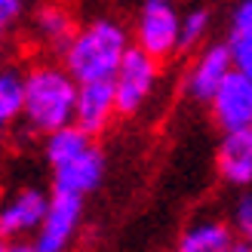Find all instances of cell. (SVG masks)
Here are the masks:
<instances>
[{"mask_svg":"<svg viewBox=\"0 0 252 252\" xmlns=\"http://www.w3.org/2000/svg\"><path fill=\"white\" fill-rule=\"evenodd\" d=\"M219 172L231 185L252 182V126L224 132L219 145Z\"/></svg>","mask_w":252,"mask_h":252,"instance_id":"cell-12","label":"cell"},{"mask_svg":"<svg viewBox=\"0 0 252 252\" xmlns=\"http://www.w3.org/2000/svg\"><path fill=\"white\" fill-rule=\"evenodd\" d=\"M3 40H6V28L0 25V49H3Z\"/></svg>","mask_w":252,"mask_h":252,"instance_id":"cell-23","label":"cell"},{"mask_svg":"<svg viewBox=\"0 0 252 252\" xmlns=\"http://www.w3.org/2000/svg\"><path fill=\"white\" fill-rule=\"evenodd\" d=\"M25 111V71L16 65H0V138L22 120Z\"/></svg>","mask_w":252,"mask_h":252,"instance_id":"cell-14","label":"cell"},{"mask_svg":"<svg viewBox=\"0 0 252 252\" xmlns=\"http://www.w3.org/2000/svg\"><path fill=\"white\" fill-rule=\"evenodd\" d=\"M224 43L231 49L234 68L252 77V0H237L228 19V37Z\"/></svg>","mask_w":252,"mask_h":252,"instance_id":"cell-13","label":"cell"},{"mask_svg":"<svg viewBox=\"0 0 252 252\" xmlns=\"http://www.w3.org/2000/svg\"><path fill=\"white\" fill-rule=\"evenodd\" d=\"M209 108H212V120L224 132L252 126V77L234 68L219 86V93L212 95Z\"/></svg>","mask_w":252,"mask_h":252,"instance_id":"cell-7","label":"cell"},{"mask_svg":"<svg viewBox=\"0 0 252 252\" xmlns=\"http://www.w3.org/2000/svg\"><path fill=\"white\" fill-rule=\"evenodd\" d=\"M157 80H160V59L148 56L145 49H138L132 43L129 53L123 56L117 74H114V93H117L120 114L123 117L138 114L145 108V102L154 95Z\"/></svg>","mask_w":252,"mask_h":252,"instance_id":"cell-4","label":"cell"},{"mask_svg":"<svg viewBox=\"0 0 252 252\" xmlns=\"http://www.w3.org/2000/svg\"><path fill=\"white\" fill-rule=\"evenodd\" d=\"M46 209H49V197L40 188H31V185L19 188L12 197H6L3 203H0V231H3L9 240L37 234L43 219H46Z\"/></svg>","mask_w":252,"mask_h":252,"instance_id":"cell-8","label":"cell"},{"mask_svg":"<svg viewBox=\"0 0 252 252\" xmlns=\"http://www.w3.org/2000/svg\"><path fill=\"white\" fill-rule=\"evenodd\" d=\"M93 145L95 142H93L90 132L80 129L77 123H68V126H62V129L43 135V157H46L49 166H62V163L80 157L83 151H90Z\"/></svg>","mask_w":252,"mask_h":252,"instance_id":"cell-15","label":"cell"},{"mask_svg":"<svg viewBox=\"0 0 252 252\" xmlns=\"http://www.w3.org/2000/svg\"><path fill=\"white\" fill-rule=\"evenodd\" d=\"M231 231L221 221H200L191 231H185L179 252H231Z\"/></svg>","mask_w":252,"mask_h":252,"instance_id":"cell-16","label":"cell"},{"mask_svg":"<svg viewBox=\"0 0 252 252\" xmlns=\"http://www.w3.org/2000/svg\"><path fill=\"white\" fill-rule=\"evenodd\" d=\"M6 252H37V246H34V243H28L25 237H16V240H9Z\"/></svg>","mask_w":252,"mask_h":252,"instance_id":"cell-20","label":"cell"},{"mask_svg":"<svg viewBox=\"0 0 252 252\" xmlns=\"http://www.w3.org/2000/svg\"><path fill=\"white\" fill-rule=\"evenodd\" d=\"M231 252H252V243H249V246H234Z\"/></svg>","mask_w":252,"mask_h":252,"instance_id":"cell-22","label":"cell"},{"mask_svg":"<svg viewBox=\"0 0 252 252\" xmlns=\"http://www.w3.org/2000/svg\"><path fill=\"white\" fill-rule=\"evenodd\" d=\"M237 224H240L246 234H252V197L240 200V206H237Z\"/></svg>","mask_w":252,"mask_h":252,"instance_id":"cell-19","label":"cell"},{"mask_svg":"<svg viewBox=\"0 0 252 252\" xmlns=\"http://www.w3.org/2000/svg\"><path fill=\"white\" fill-rule=\"evenodd\" d=\"M129 31L126 25L111 19V16H98L90 19L74 31L71 43L62 53V65H65L77 83H90V80H114V74L120 68L123 56L129 53Z\"/></svg>","mask_w":252,"mask_h":252,"instance_id":"cell-2","label":"cell"},{"mask_svg":"<svg viewBox=\"0 0 252 252\" xmlns=\"http://www.w3.org/2000/svg\"><path fill=\"white\" fill-rule=\"evenodd\" d=\"M120 114L117 108V93H114V80H90L80 83L77 90V108H74V123L86 129L93 138L102 135L114 117Z\"/></svg>","mask_w":252,"mask_h":252,"instance_id":"cell-9","label":"cell"},{"mask_svg":"<svg viewBox=\"0 0 252 252\" xmlns=\"http://www.w3.org/2000/svg\"><path fill=\"white\" fill-rule=\"evenodd\" d=\"M28 31H31V40L40 46V49H53V53H65V46L71 43L74 31H77V22H74L71 9L59 0H46L31 12V22H28Z\"/></svg>","mask_w":252,"mask_h":252,"instance_id":"cell-10","label":"cell"},{"mask_svg":"<svg viewBox=\"0 0 252 252\" xmlns=\"http://www.w3.org/2000/svg\"><path fill=\"white\" fill-rule=\"evenodd\" d=\"M80 219H83V197L53 191L46 219L40 224V231L34 234L37 252H68L80 231Z\"/></svg>","mask_w":252,"mask_h":252,"instance_id":"cell-5","label":"cell"},{"mask_svg":"<svg viewBox=\"0 0 252 252\" xmlns=\"http://www.w3.org/2000/svg\"><path fill=\"white\" fill-rule=\"evenodd\" d=\"M6 246H9V237L0 231V252H6Z\"/></svg>","mask_w":252,"mask_h":252,"instance_id":"cell-21","label":"cell"},{"mask_svg":"<svg viewBox=\"0 0 252 252\" xmlns=\"http://www.w3.org/2000/svg\"><path fill=\"white\" fill-rule=\"evenodd\" d=\"M212 28V12L209 6H188L182 12V49H194L209 37Z\"/></svg>","mask_w":252,"mask_h":252,"instance_id":"cell-17","label":"cell"},{"mask_svg":"<svg viewBox=\"0 0 252 252\" xmlns=\"http://www.w3.org/2000/svg\"><path fill=\"white\" fill-rule=\"evenodd\" d=\"M80 83L62 62H34L25 68V111L22 123L34 135H49L74 123Z\"/></svg>","mask_w":252,"mask_h":252,"instance_id":"cell-1","label":"cell"},{"mask_svg":"<svg viewBox=\"0 0 252 252\" xmlns=\"http://www.w3.org/2000/svg\"><path fill=\"white\" fill-rule=\"evenodd\" d=\"M132 43L160 62L182 53V12L175 0H142L132 22Z\"/></svg>","mask_w":252,"mask_h":252,"instance_id":"cell-3","label":"cell"},{"mask_svg":"<svg viewBox=\"0 0 252 252\" xmlns=\"http://www.w3.org/2000/svg\"><path fill=\"white\" fill-rule=\"evenodd\" d=\"M25 3H28V0H0V25H3V28L16 25L25 12Z\"/></svg>","mask_w":252,"mask_h":252,"instance_id":"cell-18","label":"cell"},{"mask_svg":"<svg viewBox=\"0 0 252 252\" xmlns=\"http://www.w3.org/2000/svg\"><path fill=\"white\" fill-rule=\"evenodd\" d=\"M102 179H105V154L95 145L83 151L80 157L62 163V166H53V191L86 197L102 185Z\"/></svg>","mask_w":252,"mask_h":252,"instance_id":"cell-11","label":"cell"},{"mask_svg":"<svg viewBox=\"0 0 252 252\" xmlns=\"http://www.w3.org/2000/svg\"><path fill=\"white\" fill-rule=\"evenodd\" d=\"M249 240H252V234H249Z\"/></svg>","mask_w":252,"mask_h":252,"instance_id":"cell-24","label":"cell"},{"mask_svg":"<svg viewBox=\"0 0 252 252\" xmlns=\"http://www.w3.org/2000/svg\"><path fill=\"white\" fill-rule=\"evenodd\" d=\"M231 71H234V59H231L228 43H206L185 74V93L194 102L209 105Z\"/></svg>","mask_w":252,"mask_h":252,"instance_id":"cell-6","label":"cell"}]
</instances>
